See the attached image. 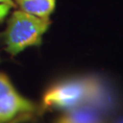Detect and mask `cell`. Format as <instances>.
I'll list each match as a JSON object with an SVG mask.
<instances>
[{
    "instance_id": "1",
    "label": "cell",
    "mask_w": 123,
    "mask_h": 123,
    "mask_svg": "<svg viewBox=\"0 0 123 123\" xmlns=\"http://www.w3.org/2000/svg\"><path fill=\"white\" fill-rule=\"evenodd\" d=\"M104 98V86L95 77L67 79L53 85L45 92L42 110H72Z\"/></svg>"
},
{
    "instance_id": "2",
    "label": "cell",
    "mask_w": 123,
    "mask_h": 123,
    "mask_svg": "<svg viewBox=\"0 0 123 123\" xmlns=\"http://www.w3.org/2000/svg\"><path fill=\"white\" fill-rule=\"evenodd\" d=\"M50 24L49 18H37L22 10L14 11L5 32L6 51L16 56L26 48L40 45Z\"/></svg>"
},
{
    "instance_id": "3",
    "label": "cell",
    "mask_w": 123,
    "mask_h": 123,
    "mask_svg": "<svg viewBox=\"0 0 123 123\" xmlns=\"http://www.w3.org/2000/svg\"><path fill=\"white\" fill-rule=\"evenodd\" d=\"M36 105L16 91L0 98V123H7L21 114L32 113Z\"/></svg>"
},
{
    "instance_id": "4",
    "label": "cell",
    "mask_w": 123,
    "mask_h": 123,
    "mask_svg": "<svg viewBox=\"0 0 123 123\" xmlns=\"http://www.w3.org/2000/svg\"><path fill=\"white\" fill-rule=\"evenodd\" d=\"M26 13L40 18H49L56 7V0H14Z\"/></svg>"
},
{
    "instance_id": "5",
    "label": "cell",
    "mask_w": 123,
    "mask_h": 123,
    "mask_svg": "<svg viewBox=\"0 0 123 123\" xmlns=\"http://www.w3.org/2000/svg\"><path fill=\"white\" fill-rule=\"evenodd\" d=\"M14 91H16V89L8 77L3 73H0V98L7 96Z\"/></svg>"
},
{
    "instance_id": "6",
    "label": "cell",
    "mask_w": 123,
    "mask_h": 123,
    "mask_svg": "<svg viewBox=\"0 0 123 123\" xmlns=\"http://www.w3.org/2000/svg\"><path fill=\"white\" fill-rule=\"evenodd\" d=\"M13 8L12 6H10L6 4H0V22L3 21L5 18L8 15L10 9Z\"/></svg>"
},
{
    "instance_id": "7",
    "label": "cell",
    "mask_w": 123,
    "mask_h": 123,
    "mask_svg": "<svg viewBox=\"0 0 123 123\" xmlns=\"http://www.w3.org/2000/svg\"><path fill=\"white\" fill-rule=\"evenodd\" d=\"M31 117V114L30 113H26V114H21L18 116V117H16L14 119L12 120H10L9 122L7 123H20L21 121H26L27 119H29Z\"/></svg>"
},
{
    "instance_id": "8",
    "label": "cell",
    "mask_w": 123,
    "mask_h": 123,
    "mask_svg": "<svg viewBox=\"0 0 123 123\" xmlns=\"http://www.w3.org/2000/svg\"><path fill=\"white\" fill-rule=\"evenodd\" d=\"M56 123H74V122H73L71 119H68V118L67 117L66 114H64V115H62L61 117L57 119Z\"/></svg>"
},
{
    "instance_id": "9",
    "label": "cell",
    "mask_w": 123,
    "mask_h": 123,
    "mask_svg": "<svg viewBox=\"0 0 123 123\" xmlns=\"http://www.w3.org/2000/svg\"><path fill=\"white\" fill-rule=\"evenodd\" d=\"M0 4L8 5V6H12L13 8L17 6V5H16V3L14 2V0H0Z\"/></svg>"
},
{
    "instance_id": "10",
    "label": "cell",
    "mask_w": 123,
    "mask_h": 123,
    "mask_svg": "<svg viewBox=\"0 0 123 123\" xmlns=\"http://www.w3.org/2000/svg\"><path fill=\"white\" fill-rule=\"evenodd\" d=\"M113 123H123V118H120V119H117V120H115Z\"/></svg>"
}]
</instances>
